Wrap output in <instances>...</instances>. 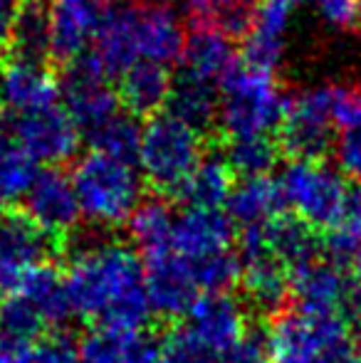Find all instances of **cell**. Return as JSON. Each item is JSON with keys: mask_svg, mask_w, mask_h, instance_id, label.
<instances>
[{"mask_svg": "<svg viewBox=\"0 0 361 363\" xmlns=\"http://www.w3.org/2000/svg\"><path fill=\"white\" fill-rule=\"evenodd\" d=\"M65 279L74 314L104 329L144 331L154 316L146 269L124 242L101 240L77 247Z\"/></svg>", "mask_w": 361, "mask_h": 363, "instance_id": "cell-1", "label": "cell"}, {"mask_svg": "<svg viewBox=\"0 0 361 363\" xmlns=\"http://www.w3.org/2000/svg\"><path fill=\"white\" fill-rule=\"evenodd\" d=\"M218 91H221V116H218L221 141L272 136L274 131H279L287 111V99L274 72H265L243 60H235L218 84Z\"/></svg>", "mask_w": 361, "mask_h": 363, "instance_id": "cell-2", "label": "cell"}, {"mask_svg": "<svg viewBox=\"0 0 361 363\" xmlns=\"http://www.w3.org/2000/svg\"><path fill=\"white\" fill-rule=\"evenodd\" d=\"M72 186L82 218L94 228H121L144 203V183L134 163L96 151L84 153L74 163Z\"/></svg>", "mask_w": 361, "mask_h": 363, "instance_id": "cell-3", "label": "cell"}, {"mask_svg": "<svg viewBox=\"0 0 361 363\" xmlns=\"http://www.w3.org/2000/svg\"><path fill=\"white\" fill-rule=\"evenodd\" d=\"M284 206L314 230H337L347 220L352 191L324 161H289L279 176Z\"/></svg>", "mask_w": 361, "mask_h": 363, "instance_id": "cell-4", "label": "cell"}, {"mask_svg": "<svg viewBox=\"0 0 361 363\" xmlns=\"http://www.w3.org/2000/svg\"><path fill=\"white\" fill-rule=\"evenodd\" d=\"M201 161L203 134H198L196 129L166 111L151 116L144 124L136 163L141 168V176L156 191L176 193Z\"/></svg>", "mask_w": 361, "mask_h": 363, "instance_id": "cell-5", "label": "cell"}, {"mask_svg": "<svg viewBox=\"0 0 361 363\" xmlns=\"http://www.w3.org/2000/svg\"><path fill=\"white\" fill-rule=\"evenodd\" d=\"M347 341V319L299 309L274 316L267 331L272 363H322Z\"/></svg>", "mask_w": 361, "mask_h": 363, "instance_id": "cell-6", "label": "cell"}, {"mask_svg": "<svg viewBox=\"0 0 361 363\" xmlns=\"http://www.w3.org/2000/svg\"><path fill=\"white\" fill-rule=\"evenodd\" d=\"M332 129L329 84L302 86L287 99L284 121L277 131L279 151L292 161H322L334 148Z\"/></svg>", "mask_w": 361, "mask_h": 363, "instance_id": "cell-7", "label": "cell"}, {"mask_svg": "<svg viewBox=\"0 0 361 363\" xmlns=\"http://www.w3.org/2000/svg\"><path fill=\"white\" fill-rule=\"evenodd\" d=\"M289 296L299 311L322 316H361V284L354 282L347 269L329 259L297 267L289 272Z\"/></svg>", "mask_w": 361, "mask_h": 363, "instance_id": "cell-8", "label": "cell"}, {"mask_svg": "<svg viewBox=\"0 0 361 363\" xmlns=\"http://www.w3.org/2000/svg\"><path fill=\"white\" fill-rule=\"evenodd\" d=\"M10 119H13L10 121V131H13L10 139L35 163L55 168L77 153L82 134L62 101L38 111H28V114L10 116Z\"/></svg>", "mask_w": 361, "mask_h": 363, "instance_id": "cell-9", "label": "cell"}, {"mask_svg": "<svg viewBox=\"0 0 361 363\" xmlns=\"http://www.w3.org/2000/svg\"><path fill=\"white\" fill-rule=\"evenodd\" d=\"M60 84H62L65 109L70 111L84 139L121 111L119 91H114L111 79L101 74L89 52L65 67Z\"/></svg>", "mask_w": 361, "mask_h": 363, "instance_id": "cell-10", "label": "cell"}, {"mask_svg": "<svg viewBox=\"0 0 361 363\" xmlns=\"http://www.w3.org/2000/svg\"><path fill=\"white\" fill-rule=\"evenodd\" d=\"M60 247L23 211H0V294H18L25 272L50 262Z\"/></svg>", "mask_w": 361, "mask_h": 363, "instance_id": "cell-11", "label": "cell"}, {"mask_svg": "<svg viewBox=\"0 0 361 363\" xmlns=\"http://www.w3.org/2000/svg\"><path fill=\"white\" fill-rule=\"evenodd\" d=\"M62 101V84L48 62L10 52L0 60V109L10 116Z\"/></svg>", "mask_w": 361, "mask_h": 363, "instance_id": "cell-12", "label": "cell"}, {"mask_svg": "<svg viewBox=\"0 0 361 363\" xmlns=\"http://www.w3.org/2000/svg\"><path fill=\"white\" fill-rule=\"evenodd\" d=\"M23 213L43 230L48 238H52L57 245L60 240L74 235L82 220L77 193L72 186V176H67L60 168L40 171L33 188L25 196Z\"/></svg>", "mask_w": 361, "mask_h": 363, "instance_id": "cell-13", "label": "cell"}, {"mask_svg": "<svg viewBox=\"0 0 361 363\" xmlns=\"http://www.w3.org/2000/svg\"><path fill=\"white\" fill-rule=\"evenodd\" d=\"M240 284L257 311H279L289 296V269L267 250L260 228L240 233Z\"/></svg>", "mask_w": 361, "mask_h": 363, "instance_id": "cell-14", "label": "cell"}, {"mask_svg": "<svg viewBox=\"0 0 361 363\" xmlns=\"http://www.w3.org/2000/svg\"><path fill=\"white\" fill-rule=\"evenodd\" d=\"M45 5L50 23V60L67 67L89 52L109 8L104 0H45Z\"/></svg>", "mask_w": 361, "mask_h": 363, "instance_id": "cell-15", "label": "cell"}, {"mask_svg": "<svg viewBox=\"0 0 361 363\" xmlns=\"http://www.w3.org/2000/svg\"><path fill=\"white\" fill-rule=\"evenodd\" d=\"M183 326L213 354L226 359L228 351L248 334V314L231 291L201 294L188 309Z\"/></svg>", "mask_w": 361, "mask_h": 363, "instance_id": "cell-16", "label": "cell"}, {"mask_svg": "<svg viewBox=\"0 0 361 363\" xmlns=\"http://www.w3.org/2000/svg\"><path fill=\"white\" fill-rule=\"evenodd\" d=\"M89 57L106 79H121L136 62H141L136 40V5L121 3L106 10L89 48Z\"/></svg>", "mask_w": 361, "mask_h": 363, "instance_id": "cell-17", "label": "cell"}, {"mask_svg": "<svg viewBox=\"0 0 361 363\" xmlns=\"http://www.w3.org/2000/svg\"><path fill=\"white\" fill-rule=\"evenodd\" d=\"M136 40L146 62L171 65L181 60L186 48V30L179 5L171 0H146L136 5Z\"/></svg>", "mask_w": 361, "mask_h": 363, "instance_id": "cell-18", "label": "cell"}, {"mask_svg": "<svg viewBox=\"0 0 361 363\" xmlns=\"http://www.w3.org/2000/svg\"><path fill=\"white\" fill-rule=\"evenodd\" d=\"M309 0H257L252 28L243 43V62L274 72L284 57V40L294 10Z\"/></svg>", "mask_w": 361, "mask_h": 363, "instance_id": "cell-19", "label": "cell"}, {"mask_svg": "<svg viewBox=\"0 0 361 363\" xmlns=\"http://www.w3.org/2000/svg\"><path fill=\"white\" fill-rule=\"evenodd\" d=\"M233 220L223 211H196L186 208L181 216H176L174 242L171 250L186 259L188 264L208 259L213 255L231 252L233 250Z\"/></svg>", "mask_w": 361, "mask_h": 363, "instance_id": "cell-20", "label": "cell"}, {"mask_svg": "<svg viewBox=\"0 0 361 363\" xmlns=\"http://www.w3.org/2000/svg\"><path fill=\"white\" fill-rule=\"evenodd\" d=\"M198 291L201 289L193 279L188 262H183L174 250L146 259V294L154 314L166 319L186 316L201 296Z\"/></svg>", "mask_w": 361, "mask_h": 363, "instance_id": "cell-21", "label": "cell"}, {"mask_svg": "<svg viewBox=\"0 0 361 363\" xmlns=\"http://www.w3.org/2000/svg\"><path fill=\"white\" fill-rule=\"evenodd\" d=\"M79 363H161V344L146 331L96 326L79 341Z\"/></svg>", "mask_w": 361, "mask_h": 363, "instance_id": "cell-22", "label": "cell"}, {"mask_svg": "<svg viewBox=\"0 0 361 363\" xmlns=\"http://www.w3.org/2000/svg\"><path fill=\"white\" fill-rule=\"evenodd\" d=\"M166 114L176 116L183 124L196 129L203 136L218 134V116H221V91L213 82L179 72L171 84L166 101Z\"/></svg>", "mask_w": 361, "mask_h": 363, "instance_id": "cell-23", "label": "cell"}, {"mask_svg": "<svg viewBox=\"0 0 361 363\" xmlns=\"http://www.w3.org/2000/svg\"><path fill=\"white\" fill-rule=\"evenodd\" d=\"M18 294L25 296L38 309L45 326H52L57 331L62 326H67L70 319L74 316V306L67 291V279H65V274L60 272V267L55 262H40L35 267H30L25 272L23 282H20Z\"/></svg>", "mask_w": 361, "mask_h": 363, "instance_id": "cell-24", "label": "cell"}, {"mask_svg": "<svg viewBox=\"0 0 361 363\" xmlns=\"http://www.w3.org/2000/svg\"><path fill=\"white\" fill-rule=\"evenodd\" d=\"M171 84H174V77L169 74L164 65L141 60L119 79L116 91H119L121 109L129 111L136 119H141V116L151 119L166 109Z\"/></svg>", "mask_w": 361, "mask_h": 363, "instance_id": "cell-25", "label": "cell"}, {"mask_svg": "<svg viewBox=\"0 0 361 363\" xmlns=\"http://www.w3.org/2000/svg\"><path fill=\"white\" fill-rule=\"evenodd\" d=\"M228 216L233 223L248 228H262L272 223L274 218L284 216V196L279 181L270 176L240 178V183L233 186V193L228 198Z\"/></svg>", "mask_w": 361, "mask_h": 363, "instance_id": "cell-26", "label": "cell"}, {"mask_svg": "<svg viewBox=\"0 0 361 363\" xmlns=\"http://www.w3.org/2000/svg\"><path fill=\"white\" fill-rule=\"evenodd\" d=\"M179 62V72L203 82L221 84V79L233 67V62H235L233 40L216 33V30H193L188 35Z\"/></svg>", "mask_w": 361, "mask_h": 363, "instance_id": "cell-27", "label": "cell"}, {"mask_svg": "<svg viewBox=\"0 0 361 363\" xmlns=\"http://www.w3.org/2000/svg\"><path fill=\"white\" fill-rule=\"evenodd\" d=\"M262 238H265L267 250L292 272L297 267L319 259L322 242L317 238V230L309 228L299 218L279 216L272 223L262 225Z\"/></svg>", "mask_w": 361, "mask_h": 363, "instance_id": "cell-28", "label": "cell"}, {"mask_svg": "<svg viewBox=\"0 0 361 363\" xmlns=\"http://www.w3.org/2000/svg\"><path fill=\"white\" fill-rule=\"evenodd\" d=\"M179 10L191 30H216L231 40H245L255 13L238 0H179Z\"/></svg>", "mask_w": 361, "mask_h": 363, "instance_id": "cell-29", "label": "cell"}, {"mask_svg": "<svg viewBox=\"0 0 361 363\" xmlns=\"http://www.w3.org/2000/svg\"><path fill=\"white\" fill-rule=\"evenodd\" d=\"M233 186H235L233 183V171L226 163V158H203L174 196L186 208L221 211V206H226L228 198H231Z\"/></svg>", "mask_w": 361, "mask_h": 363, "instance_id": "cell-30", "label": "cell"}, {"mask_svg": "<svg viewBox=\"0 0 361 363\" xmlns=\"http://www.w3.org/2000/svg\"><path fill=\"white\" fill-rule=\"evenodd\" d=\"M126 225H129L131 242H134V247L139 250V255L144 259L171 252L176 216L171 213L166 201H161V198H146L136 208V213Z\"/></svg>", "mask_w": 361, "mask_h": 363, "instance_id": "cell-31", "label": "cell"}, {"mask_svg": "<svg viewBox=\"0 0 361 363\" xmlns=\"http://www.w3.org/2000/svg\"><path fill=\"white\" fill-rule=\"evenodd\" d=\"M38 176V163L10 136H0V211H10L18 201H25Z\"/></svg>", "mask_w": 361, "mask_h": 363, "instance_id": "cell-32", "label": "cell"}, {"mask_svg": "<svg viewBox=\"0 0 361 363\" xmlns=\"http://www.w3.org/2000/svg\"><path fill=\"white\" fill-rule=\"evenodd\" d=\"M141 134H144V126L139 124V119L121 109L114 119H109L96 131H91L87 141L91 144V151L119 158V161L126 163H136L141 148Z\"/></svg>", "mask_w": 361, "mask_h": 363, "instance_id": "cell-33", "label": "cell"}, {"mask_svg": "<svg viewBox=\"0 0 361 363\" xmlns=\"http://www.w3.org/2000/svg\"><path fill=\"white\" fill-rule=\"evenodd\" d=\"M279 144L272 136H250V139L223 141V158L233 173L240 178L267 176L279 158Z\"/></svg>", "mask_w": 361, "mask_h": 363, "instance_id": "cell-34", "label": "cell"}, {"mask_svg": "<svg viewBox=\"0 0 361 363\" xmlns=\"http://www.w3.org/2000/svg\"><path fill=\"white\" fill-rule=\"evenodd\" d=\"M10 50L23 57L43 60V62L50 60V23L45 0H30L18 10Z\"/></svg>", "mask_w": 361, "mask_h": 363, "instance_id": "cell-35", "label": "cell"}, {"mask_svg": "<svg viewBox=\"0 0 361 363\" xmlns=\"http://www.w3.org/2000/svg\"><path fill=\"white\" fill-rule=\"evenodd\" d=\"M45 321L25 296L10 294L0 299V346H33L43 339Z\"/></svg>", "mask_w": 361, "mask_h": 363, "instance_id": "cell-36", "label": "cell"}, {"mask_svg": "<svg viewBox=\"0 0 361 363\" xmlns=\"http://www.w3.org/2000/svg\"><path fill=\"white\" fill-rule=\"evenodd\" d=\"M329 255V262L347 269L354 282L361 284V223L344 220L337 230H332L324 245Z\"/></svg>", "mask_w": 361, "mask_h": 363, "instance_id": "cell-37", "label": "cell"}, {"mask_svg": "<svg viewBox=\"0 0 361 363\" xmlns=\"http://www.w3.org/2000/svg\"><path fill=\"white\" fill-rule=\"evenodd\" d=\"M161 363H223L218 354L203 346L186 326H176L161 341Z\"/></svg>", "mask_w": 361, "mask_h": 363, "instance_id": "cell-38", "label": "cell"}, {"mask_svg": "<svg viewBox=\"0 0 361 363\" xmlns=\"http://www.w3.org/2000/svg\"><path fill=\"white\" fill-rule=\"evenodd\" d=\"M332 121L337 129L349 131L361 126V84L359 82H334L329 84Z\"/></svg>", "mask_w": 361, "mask_h": 363, "instance_id": "cell-39", "label": "cell"}, {"mask_svg": "<svg viewBox=\"0 0 361 363\" xmlns=\"http://www.w3.org/2000/svg\"><path fill=\"white\" fill-rule=\"evenodd\" d=\"M30 363H79V346L62 331H52L33 344Z\"/></svg>", "mask_w": 361, "mask_h": 363, "instance_id": "cell-40", "label": "cell"}, {"mask_svg": "<svg viewBox=\"0 0 361 363\" xmlns=\"http://www.w3.org/2000/svg\"><path fill=\"white\" fill-rule=\"evenodd\" d=\"M319 18L337 30H361V0H309Z\"/></svg>", "mask_w": 361, "mask_h": 363, "instance_id": "cell-41", "label": "cell"}, {"mask_svg": "<svg viewBox=\"0 0 361 363\" xmlns=\"http://www.w3.org/2000/svg\"><path fill=\"white\" fill-rule=\"evenodd\" d=\"M334 158L344 178L361 181V126L339 134L334 141Z\"/></svg>", "mask_w": 361, "mask_h": 363, "instance_id": "cell-42", "label": "cell"}, {"mask_svg": "<svg viewBox=\"0 0 361 363\" xmlns=\"http://www.w3.org/2000/svg\"><path fill=\"white\" fill-rule=\"evenodd\" d=\"M223 363H272L267 334L260 331H248L235 346L226 354Z\"/></svg>", "mask_w": 361, "mask_h": 363, "instance_id": "cell-43", "label": "cell"}, {"mask_svg": "<svg viewBox=\"0 0 361 363\" xmlns=\"http://www.w3.org/2000/svg\"><path fill=\"white\" fill-rule=\"evenodd\" d=\"M25 3H30V0H0V55L10 50L15 18H18V10Z\"/></svg>", "mask_w": 361, "mask_h": 363, "instance_id": "cell-44", "label": "cell"}, {"mask_svg": "<svg viewBox=\"0 0 361 363\" xmlns=\"http://www.w3.org/2000/svg\"><path fill=\"white\" fill-rule=\"evenodd\" d=\"M322 363H361V346L347 341L342 349H337L332 356H327Z\"/></svg>", "mask_w": 361, "mask_h": 363, "instance_id": "cell-45", "label": "cell"}, {"mask_svg": "<svg viewBox=\"0 0 361 363\" xmlns=\"http://www.w3.org/2000/svg\"><path fill=\"white\" fill-rule=\"evenodd\" d=\"M347 220H357V223H361V191L352 193V206H349Z\"/></svg>", "mask_w": 361, "mask_h": 363, "instance_id": "cell-46", "label": "cell"}, {"mask_svg": "<svg viewBox=\"0 0 361 363\" xmlns=\"http://www.w3.org/2000/svg\"><path fill=\"white\" fill-rule=\"evenodd\" d=\"M238 3H243V5H250V8H252V3L257 5V0H238Z\"/></svg>", "mask_w": 361, "mask_h": 363, "instance_id": "cell-47", "label": "cell"}]
</instances>
